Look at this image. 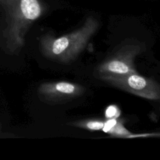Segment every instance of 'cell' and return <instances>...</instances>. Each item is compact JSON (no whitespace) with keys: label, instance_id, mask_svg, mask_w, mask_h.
Listing matches in <instances>:
<instances>
[{"label":"cell","instance_id":"1","mask_svg":"<svg viewBox=\"0 0 160 160\" xmlns=\"http://www.w3.org/2000/svg\"><path fill=\"white\" fill-rule=\"evenodd\" d=\"M5 9L0 26V47L8 54L17 55L24 46L28 30L41 16L44 8L39 0H16Z\"/></svg>","mask_w":160,"mask_h":160},{"label":"cell","instance_id":"2","mask_svg":"<svg viewBox=\"0 0 160 160\" xmlns=\"http://www.w3.org/2000/svg\"><path fill=\"white\" fill-rule=\"evenodd\" d=\"M98 28V20L89 16L82 26L68 34L59 37L51 33L42 36L39 39V51L48 59L64 63L71 62L84 50Z\"/></svg>","mask_w":160,"mask_h":160},{"label":"cell","instance_id":"3","mask_svg":"<svg viewBox=\"0 0 160 160\" xmlns=\"http://www.w3.org/2000/svg\"><path fill=\"white\" fill-rule=\"evenodd\" d=\"M142 51V45L139 42H124L98 67V76L102 78L137 73L134 60Z\"/></svg>","mask_w":160,"mask_h":160},{"label":"cell","instance_id":"4","mask_svg":"<svg viewBox=\"0 0 160 160\" xmlns=\"http://www.w3.org/2000/svg\"><path fill=\"white\" fill-rule=\"evenodd\" d=\"M101 79L136 96L149 100L160 101V84L154 80L141 76L138 73L108 76Z\"/></svg>","mask_w":160,"mask_h":160},{"label":"cell","instance_id":"5","mask_svg":"<svg viewBox=\"0 0 160 160\" xmlns=\"http://www.w3.org/2000/svg\"><path fill=\"white\" fill-rule=\"evenodd\" d=\"M85 89L80 84L67 82L54 81L41 83L38 88L39 99L46 103L54 104L67 102L83 94Z\"/></svg>","mask_w":160,"mask_h":160},{"label":"cell","instance_id":"6","mask_svg":"<svg viewBox=\"0 0 160 160\" xmlns=\"http://www.w3.org/2000/svg\"><path fill=\"white\" fill-rule=\"evenodd\" d=\"M104 122L99 121H89L84 122H77L76 126L79 127H83L86 129L91 131H96L102 129L104 126Z\"/></svg>","mask_w":160,"mask_h":160},{"label":"cell","instance_id":"7","mask_svg":"<svg viewBox=\"0 0 160 160\" xmlns=\"http://www.w3.org/2000/svg\"><path fill=\"white\" fill-rule=\"evenodd\" d=\"M108 132L115 136H128L131 134L121 124L118 122Z\"/></svg>","mask_w":160,"mask_h":160},{"label":"cell","instance_id":"8","mask_svg":"<svg viewBox=\"0 0 160 160\" xmlns=\"http://www.w3.org/2000/svg\"><path fill=\"white\" fill-rule=\"evenodd\" d=\"M105 116L106 118H116L119 116V110L118 108L114 105H111L108 107L106 110Z\"/></svg>","mask_w":160,"mask_h":160},{"label":"cell","instance_id":"9","mask_svg":"<svg viewBox=\"0 0 160 160\" xmlns=\"http://www.w3.org/2000/svg\"><path fill=\"white\" fill-rule=\"evenodd\" d=\"M117 123V121L114 118H111L108 120L106 122H104V126L102 128V131L105 132H108Z\"/></svg>","mask_w":160,"mask_h":160},{"label":"cell","instance_id":"10","mask_svg":"<svg viewBox=\"0 0 160 160\" xmlns=\"http://www.w3.org/2000/svg\"><path fill=\"white\" fill-rule=\"evenodd\" d=\"M16 0H0V2L4 5V7H6L11 4H12Z\"/></svg>","mask_w":160,"mask_h":160}]
</instances>
